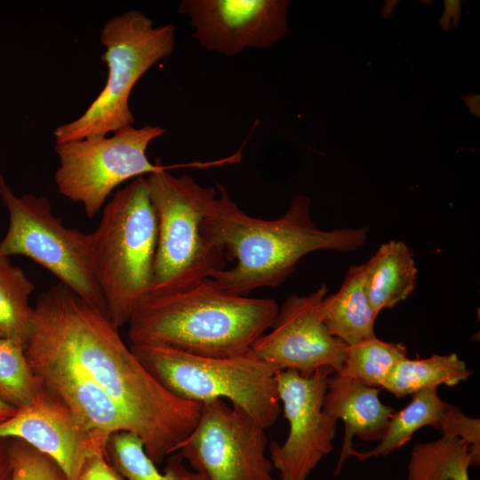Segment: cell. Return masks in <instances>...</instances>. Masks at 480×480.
Returning <instances> with one entry per match:
<instances>
[{
  "label": "cell",
  "instance_id": "cell-1",
  "mask_svg": "<svg viewBox=\"0 0 480 480\" xmlns=\"http://www.w3.org/2000/svg\"><path fill=\"white\" fill-rule=\"evenodd\" d=\"M34 309L28 343L63 356L100 387L127 416L156 465L178 452L203 404L164 388L124 344L108 314L60 283L41 293Z\"/></svg>",
  "mask_w": 480,
  "mask_h": 480
},
{
  "label": "cell",
  "instance_id": "cell-2",
  "mask_svg": "<svg viewBox=\"0 0 480 480\" xmlns=\"http://www.w3.org/2000/svg\"><path fill=\"white\" fill-rule=\"evenodd\" d=\"M217 188L219 196L206 210L203 231L225 255L236 260L232 268L210 276L229 293L246 296L260 287L276 286L305 255L320 250L351 252L367 240L368 228L319 229L306 196H295L283 216L263 220L245 213L222 185Z\"/></svg>",
  "mask_w": 480,
  "mask_h": 480
},
{
  "label": "cell",
  "instance_id": "cell-3",
  "mask_svg": "<svg viewBox=\"0 0 480 480\" xmlns=\"http://www.w3.org/2000/svg\"><path fill=\"white\" fill-rule=\"evenodd\" d=\"M278 309L273 299L232 294L207 278L183 290L149 295L127 324L128 339L131 344L235 356L251 350Z\"/></svg>",
  "mask_w": 480,
  "mask_h": 480
},
{
  "label": "cell",
  "instance_id": "cell-4",
  "mask_svg": "<svg viewBox=\"0 0 480 480\" xmlns=\"http://www.w3.org/2000/svg\"><path fill=\"white\" fill-rule=\"evenodd\" d=\"M89 238L108 316L120 328L152 288L157 220L146 176L116 191Z\"/></svg>",
  "mask_w": 480,
  "mask_h": 480
},
{
  "label": "cell",
  "instance_id": "cell-5",
  "mask_svg": "<svg viewBox=\"0 0 480 480\" xmlns=\"http://www.w3.org/2000/svg\"><path fill=\"white\" fill-rule=\"evenodd\" d=\"M130 348L155 379L184 400H228L265 429L281 413L278 371L251 350L235 356H210L160 345L131 344Z\"/></svg>",
  "mask_w": 480,
  "mask_h": 480
},
{
  "label": "cell",
  "instance_id": "cell-6",
  "mask_svg": "<svg viewBox=\"0 0 480 480\" xmlns=\"http://www.w3.org/2000/svg\"><path fill=\"white\" fill-rule=\"evenodd\" d=\"M100 39L108 66L106 84L79 117L54 129L55 143L106 136L133 125L132 90L148 69L172 53L176 29L172 24L155 26L141 11L130 10L110 18Z\"/></svg>",
  "mask_w": 480,
  "mask_h": 480
},
{
  "label": "cell",
  "instance_id": "cell-7",
  "mask_svg": "<svg viewBox=\"0 0 480 480\" xmlns=\"http://www.w3.org/2000/svg\"><path fill=\"white\" fill-rule=\"evenodd\" d=\"M169 169L146 176L157 220V244L150 294L191 287L225 268L224 252L204 236L203 220L216 196L188 174ZM148 295V296H149Z\"/></svg>",
  "mask_w": 480,
  "mask_h": 480
},
{
  "label": "cell",
  "instance_id": "cell-8",
  "mask_svg": "<svg viewBox=\"0 0 480 480\" xmlns=\"http://www.w3.org/2000/svg\"><path fill=\"white\" fill-rule=\"evenodd\" d=\"M0 198L9 214L0 252L30 258L81 299L107 313L93 268L89 233L65 226L52 213L46 196H17L2 174Z\"/></svg>",
  "mask_w": 480,
  "mask_h": 480
},
{
  "label": "cell",
  "instance_id": "cell-9",
  "mask_svg": "<svg viewBox=\"0 0 480 480\" xmlns=\"http://www.w3.org/2000/svg\"><path fill=\"white\" fill-rule=\"evenodd\" d=\"M164 132L157 125H129L111 135L55 143L59 166L54 181L59 193L81 204L86 215L93 217L122 183L178 166L152 164L147 156L149 144Z\"/></svg>",
  "mask_w": 480,
  "mask_h": 480
},
{
  "label": "cell",
  "instance_id": "cell-10",
  "mask_svg": "<svg viewBox=\"0 0 480 480\" xmlns=\"http://www.w3.org/2000/svg\"><path fill=\"white\" fill-rule=\"evenodd\" d=\"M265 431L244 410L217 399L202 404L177 452L208 480H276Z\"/></svg>",
  "mask_w": 480,
  "mask_h": 480
},
{
  "label": "cell",
  "instance_id": "cell-11",
  "mask_svg": "<svg viewBox=\"0 0 480 480\" xmlns=\"http://www.w3.org/2000/svg\"><path fill=\"white\" fill-rule=\"evenodd\" d=\"M334 372L324 367L307 376L293 370L276 373L278 397L289 423L284 443L269 444L270 460L280 480H307L332 450L337 420L323 405L327 380Z\"/></svg>",
  "mask_w": 480,
  "mask_h": 480
},
{
  "label": "cell",
  "instance_id": "cell-12",
  "mask_svg": "<svg viewBox=\"0 0 480 480\" xmlns=\"http://www.w3.org/2000/svg\"><path fill=\"white\" fill-rule=\"evenodd\" d=\"M328 292L322 284L308 295H289L277 316L251 351L278 372L293 370L310 375L319 368L340 372L347 345L332 336L322 316V301Z\"/></svg>",
  "mask_w": 480,
  "mask_h": 480
},
{
  "label": "cell",
  "instance_id": "cell-13",
  "mask_svg": "<svg viewBox=\"0 0 480 480\" xmlns=\"http://www.w3.org/2000/svg\"><path fill=\"white\" fill-rule=\"evenodd\" d=\"M289 0H183L193 36L204 49L235 56L247 48L268 49L288 31Z\"/></svg>",
  "mask_w": 480,
  "mask_h": 480
},
{
  "label": "cell",
  "instance_id": "cell-14",
  "mask_svg": "<svg viewBox=\"0 0 480 480\" xmlns=\"http://www.w3.org/2000/svg\"><path fill=\"white\" fill-rule=\"evenodd\" d=\"M40 385L28 404L0 422V439L27 443L52 459L68 480H77L85 459L96 452L107 455V450L55 394Z\"/></svg>",
  "mask_w": 480,
  "mask_h": 480
},
{
  "label": "cell",
  "instance_id": "cell-15",
  "mask_svg": "<svg viewBox=\"0 0 480 480\" xmlns=\"http://www.w3.org/2000/svg\"><path fill=\"white\" fill-rule=\"evenodd\" d=\"M25 353L38 381L71 410L106 450L113 434L133 433L130 420L118 404L74 364L34 343L28 344Z\"/></svg>",
  "mask_w": 480,
  "mask_h": 480
},
{
  "label": "cell",
  "instance_id": "cell-16",
  "mask_svg": "<svg viewBox=\"0 0 480 480\" xmlns=\"http://www.w3.org/2000/svg\"><path fill=\"white\" fill-rule=\"evenodd\" d=\"M380 388L334 372L327 380L323 409L326 414L344 422L341 452L335 468L336 476L350 458L355 436L364 441H380L394 408L381 403Z\"/></svg>",
  "mask_w": 480,
  "mask_h": 480
},
{
  "label": "cell",
  "instance_id": "cell-17",
  "mask_svg": "<svg viewBox=\"0 0 480 480\" xmlns=\"http://www.w3.org/2000/svg\"><path fill=\"white\" fill-rule=\"evenodd\" d=\"M363 270L365 292L377 316L407 299L416 286L418 270L411 249L403 241L381 244Z\"/></svg>",
  "mask_w": 480,
  "mask_h": 480
},
{
  "label": "cell",
  "instance_id": "cell-18",
  "mask_svg": "<svg viewBox=\"0 0 480 480\" xmlns=\"http://www.w3.org/2000/svg\"><path fill=\"white\" fill-rule=\"evenodd\" d=\"M321 310L330 333L347 346L376 337L378 316L365 292L363 265L349 268L339 291L323 299Z\"/></svg>",
  "mask_w": 480,
  "mask_h": 480
},
{
  "label": "cell",
  "instance_id": "cell-19",
  "mask_svg": "<svg viewBox=\"0 0 480 480\" xmlns=\"http://www.w3.org/2000/svg\"><path fill=\"white\" fill-rule=\"evenodd\" d=\"M448 404L437 394V388H428L412 394L411 402L402 410L394 412L379 444L366 452L354 448L350 457L364 461L372 457L386 456L409 442L420 428L430 426L439 428Z\"/></svg>",
  "mask_w": 480,
  "mask_h": 480
},
{
  "label": "cell",
  "instance_id": "cell-20",
  "mask_svg": "<svg viewBox=\"0 0 480 480\" xmlns=\"http://www.w3.org/2000/svg\"><path fill=\"white\" fill-rule=\"evenodd\" d=\"M108 462L126 480H208L202 473L189 469L179 452L167 457L164 472L147 454L142 440L134 433L120 431L108 442Z\"/></svg>",
  "mask_w": 480,
  "mask_h": 480
},
{
  "label": "cell",
  "instance_id": "cell-21",
  "mask_svg": "<svg viewBox=\"0 0 480 480\" xmlns=\"http://www.w3.org/2000/svg\"><path fill=\"white\" fill-rule=\"evenodd\" d=\"M468 369L457 354H434L424 359H402L390 372L382 388L397 398L439 385L455 386L467 380Z\"/></svg>",
  "mask_w": 480,
  "mask_h": 480
},
{
  "label": "cell",
  "instance_id": "cell-22",
  "mask_svg": "<svg viewBox=\"0 0 480 480\" xmlns=\"http://www.w3.org/2000/svg\"><path fill=\"white\" fill-rule=\"evenodd\" d=\"M33 283L23 270L0 252V339L26 349L34 331L35 309L29 304Z\"/></svg>",
  "mask_w": 480,
  "mask_h": 480
},
{
  "label": "cell",
  "instance_id": "cell-23",
  "mask_svg": "<svg viewBox=\"0 0 480 480\" xmlns=\"http://www.w3.org/2000/svg\"><path fill=\"white\" fill-rule=\"evenodd\" d=\"M469 467H474V461L468 444L442 435L413 447L407 480H468Z\"/></svg>",
  "mask_w": 480,
  "mask_h": 480
},
{
  "label": "cell",
  "instance_id": "cell-24",
  "mask_svg": "<svg viewBox=\"0 0 480 480\" xmlns=\"http://www.w3.org/2000/svg\"><path fill=\"white\" fill-rule=\"evenodd\" d=\"M406 354L404 344L383 341L374 337L347 346L342 367L336 373L380 388Z\"/></svg>",
  "mask_w": 480,
  "mask_h": 480
},
{
  "label": "cell",
  "instance_id": "cell-25",
  "mask_svg": "<svg viewBox=\"0 0 480 480\" xmlns=\"http://www.w3.org/2000/svg\"><path fill=\"white\" fill-rule=\"evenodd\" d=\"M40 386L25 348L19 342L0 339V399L18 409L35 397Z\"/></svg>",
  "mask_w": 480,
  "mask_h": 480
},
{
  "label": "cell",
  "instance_id": "cell-26",
  "mask_svg": "<svg viewBox=\"0 0 480 480\" xmlns=\"http://www.w3.org/2000/svg\"><path fill=\"white\" fill-rule=\"evenodd\" d=\"M10 440L12 480H68L60 467L49 456L21 440Z\"/></svg>",
  "mask_w": 480,
  "mask_h": 480
},
{
  "label": "cell",
  "instance_id": "cell-27",
  "mask_svg": "<svg viewBox=\"0 0 480 480\" xmlns=\"http://www.w3.org/2000/svg\"><path fill=\"white\" fill-rule=\"evenodd\" d=\"M438 430L444 436H457L465 441L473 457L474 467L480 463V420L464 414L457 406L448 404Z\"/></svg>",
  "mask_w": 480,
  "mask_h": 480
},
{
  "label": "cell",
  "instance_id": "cell-28",
  "mask_svg": "<svg viewBox=\"0 0 480 480\" xmlns=\"http://www.w3.org/2000/svg\"><path fill=\"white\" fill-rule=\"evenodd\" d=\"M77 480H126L108 460L106 454L89 455L81 468Z\"/></svg>",
  "mask_w": 480,
  "mask_h": 480
},
{
  "label": "cell",
  "instance_id": "cell-29",
  "mask_svg": "<svg viewBox=\"0 0 480 480\" xmlns=\"http://www.w3.org/2000/svg\"><path fill=\"white\" fill-rule=\"evenodd\" d=\"M444 9L443 15L439 19L440 27L444 30L451 28L450 20L452 18V27H458L461 17V1L460 0H444Z\"/></svg>",
  "mask_w": 480,
  "mask_h": 480
},
{
  "label": "cell",
  "instance_id": "cell-30",
  "mask_svg": "<svg viewBox=\"0 0 480 480\" xmlns=\"http://www.w3.org/2000/svg\"><path fill=\"white\" fill-rule=\"evenodd\" d=\"M10 441V439H0V480H12V477Z\"/></svg>",
  "mask_w": 480,
  "mask_h": 480
},
{
  "label": "cell",
  "instance_id": "cell-31",
  "mask_svg": "<svg viewBox=\"0 0 480 480\" xmlns=\"http://www.w3.org/2000/svg\"><path fill=\"white\" fill-rule=\"evenodd\" d=\"M466 106L468 107L469 111L474 116H480V97L476 94H468L462 97Z\"/></svg>",
  "mask_w": 480,
  "mask_h": 480
},
{
  "label": "cell",
  "instance_id": "cell-32",
  "mask_svg": "<svg viewBox=\"0 0 480 480\" xmlns=\"http://www.w3.org/2000/svg\"><path fill=\"white\" fill-rule=\"evenodd\" d=\"M17 409L0 399V422L11 418Z\"/></svg>",
  "mask_w": 480,
  "mask_h": 480
}]
</instances>
